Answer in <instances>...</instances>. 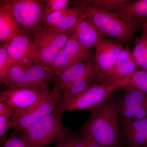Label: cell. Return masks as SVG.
<instances>
[{
  "instance_id": "1",
  "label": "cell",
  "mask_w": 147,
  "mask_h": 147,
  "mask_svg": "<svg viewBox=\"0 0 147 147\" xmlns=\"http://www.w3.org/2000/svg\"><path fill=\"white\" fill-rule=\"evenodd\" d=\"M90 111V117L80 128L81 134L102 147H124L120 117L113 97Z\"/></svg>"
},
{
  "instance_id": "2",
  "label": "cell",
  "mask_w": 147,
  "mask_h": 147,
  "mask_svg": "<svg viewBox=\"0 0 147 147\" xmlns=\"http://www.w3.org/2000/svg\"><path fill=\"white\" fill-rule=\"evenodd\" d=\"M84 13L102 36L111 38L121 43L129 41L143 24L92 5L85 7Z\"/></svg>"
},
{
  "instance_id": "3",
  "label": "cell",
  "mask_w": 147,
  "mask_h": 147,
  "mask_svg": "<svg viewBox=\"0 0 147 147\" xmlns=\"http://www.w3.org/2000/svg\"><path fill=\"white\" fill-rule=\"evenodd\" d=\"M62 114L56 110L21 131L27 147H48L54 142L65 141L71 132L63 122Z\"/></svg>"
},
{
  "instance_id": "4",
  "label": "cell",
  "mask_w": 147,
  "mask_h": 147,
  "mask_svg": "<svg viewBox=\"0 0 147 147\" xmlns=\"http://www.w3.org/2000/svg\"><path fill=\"white\" fill-rule=\"evenodd\" d=\"M58 71L57 69L40 64L24 66L18 62L11 67L2 83L4 89L45 88L49 87Z\"/></svg>"
},
{
  "instance_id": "5",
  "label": "cell",
  "mask_w": 147,
  "mask_h": 147,
  "mask_svg": "<svg viewBox=\"0 0 147 147\" xmlns=\"http://www.w3.org/2000/svg\"><path fill=\"white\" fill-rule=\"evenodd\" d=\"M0 6L14 16L23 33L35 36L42 28V11L41 1L35 0L1 1Z\"/></svg>"
},
{
  "instance_id": "6",
  "label": "cell",
  "mask_w": 147,
  "mask_h": 147,
  "mask_svg": "<svg viewBox=\"0 0 147 147\" xmlns=\"http://www.w3.org/2000/svg\"><path fill=\"white\" fill-rule=\"evenodd\" d=\"M117 89L115 82L105 81L94 84L79 95L60 101L57 110L63 113L72 110H91L112 96Z\"/></svg>"
},
{
  "instance_id": "7",
  "label": "cell",
  "mask_w": 147,
  "mask_h": 147,
  "mask_svg": "<svg viewBox=\"0 0 147 147\" xmlns=\"http://www.w3.org/2000/svg\"><path fill=\"white\" fill-rule=\"evenodd\" d=\"M50 94L49 87L6 89L1 91L0 101L6 103L12 109L13 114L11 120L13 121L42 102Z\"/></svg>"
},
{
  "instance_id": "8",
  "label": "cell",
  "mask_w": 147,
  "mask_h": 147,
  "mask_svg": "<svg viewBox=\"0 0 147 147\" xmlns=\"http://www.w3.org/2000/svg\"><path fill=\"white\" fill-rule=\"evenodd\" d=\"M73 34L42 28L34 37L33 41L37 50L39 64L51 67L60 51Z\"/></svg>"
},
{
  "instance_id": "9",
  "label": "cell",
  "mask_w": 147,
  "mask_h": 147,
  "mask_svg": "<svg viewBox=\"0 0 147 147\" xmlns=\"http://www.w3.org/2000/svg\"><path fill=\"white\" fill-rule=\"evenodd\" d=\"M124 48L121 42L102 37L96 47L94 59L95 74L99 83L102 76L113 68Z\"/></svg>"
},
{
  "instance_id": "10",
  "label": "cell",
  "mask_w": 147,
  "mask_h": 147,
  "mask_svg": "<svg viewBox=\"0 0 147 147\" xmlns=\"http://www.w3.org/2000/svg\"><path fill=\"white\" fill-rule=\"evenodd\" d=\"M92 59L90 49L82 45L73 33L60 51L51 67L57 69L59 72L76 64Z\"/></svg>"
},
{
  "instance_id": "11",
  "label": "cell",
  "mask_w": 147,
  "mask_h": 147,
  "mask_svg": "<svg viewBox=\"0 0 147 147\" xmlns=\"http://www.w3.org/2000/svg\"><path fill=\"white\" fill-rule=\"evenodd\" d=\"M116 105L121 118H147V92L125 90Z\"/></svg>"
},
{
  "instance_id": "12",
  "label": "cell",
  "mask_w": 147,
  "mask_h": 147,
  "mask_svg": "<svg viewBox=\"0 0 147 147\" xmlns=\"http://www.w3.org/2000/svg\"><path fill=\"white\" fill-rule=\"evenodd\" d=\"M3 46L11 58L24 66L39 64L37 50L28 35L21 34Z\"/></svg>"
},
{
  "instance_id": "13",
  "label": "cell",
  "mask_w": 147,
  "mask_h": 147,
  "mask_svg": "<svg viewBox=\"0 0 147 147\" xmlns=\"http://www.w3.org/2000/svg\"><path fill=\"white\" fill-rule=\"evenodd\" d=\"M94 64L93 59L76 64L63 71L57 72L53 81L51 92L55 94L63 87L79 79L94 78L97 80L95 74Z\"/></svg>"
},
{
  "instance_id": "14",
  "label": "cell",
  "mask_w": 147,
  "mask_h": 147,
  "mask_svg": "<svg viewBox=\"0 0 147 147\" xmlns=\"http://www.w3.org/2000/svg\"><path fill=\"white\" fill-rule=\"evenodd\" d=\"M59 102L51 94L33 108L23 113L13 121L15 131L21 132L57 110Z\"/></svg>"
},
{
  "instance_id": "15",
  "label": "cell",
  "mask_w": 147,
  "mask_h": 147,
  "mask_svg": "<svg viewBox=\"0 0 147 147\" xmlns=\"http://www.w3.org/2000/svg\"><path fill=\"white\" fill-rule=\"evenodd\" d=\"M119 125L125 147H147V118L123 119Z\"/></svg>"
},
{
  "instance_id": "16",
  "label": "cell",
  "mask_w": 147,
  "mask_h": 147,
  "mask_svg": "<svg viewBox=\"0 0 147 147\" xmlns=\"http://www.w3.org/2000/svg\"><path fill=\"white\" fill-rule=\"evenodd\" d=\"M138 68L139 67L134 59L132 52L126 46L119 55L113 68L102 76L100 83L105 81L115 82L131 75L138 70Z\"/></svg>"
},
{
  "instance_id": "17",
  "label": "cell",
  "mask_w": 147,
  "mask_h": 147,
  "mask_svg": "<svg viewBox=\"0 0 147 147\" xmlns=\"http://www.w3.org/2000/svg\"><path fill=\"white\" fill-rule=\"evenodd\" d=\"M74 33L82 45L90 49L96 47L103 36L84 12L76 25Z\"/></svg>"
},
{
  "instance_id": "18",
  "label": "cell",
  "mask_w": 147,
  "mask_h": 147,
  "mask_svg": "<svg viewBox=\"0 0 147 147\" xmlns=\"http://www.w3.org/2000/svg\"><path fill=\"white\" fill-rule=\"evenodd\" d=\"M23 33L16 19L8 11L0 6V40L8 42Z\"/></svg>"
},
{
  "instance_id": "19",
  "label": "cell",
  "mask_w": 147,
  "mask_h": 147,
  "mask_svg": "<svg viewBox=\"0 0 147 147\" xmlns=\"http://www.w3.org/2000/svg\"><path fill=\"white\" fill-rule=\"evenodd\" d=\"M98 82L94 78L79 79L63 87L55 94H53L59 102L61 100L79 95Z\"/></svg>"
},
{
  "instance_id": "20",
  "label": "cell",
  "mask_w": 147,
  "mask_h": 147,
  "mask_svg": "<svg viewBox=\"0 0 147 147\" xmlns=\"http://www.w3.org/2000/svg\"><path fill=\"white\" fill-rule=\"evenodd\" d=\"M119 88L137 90L147 92V70L139 69L134 73L115 81Z\"/></svg>"
},
{
  "instance_id": "21",
  "label": "cell",
  "mask_w": 147,
  "mask_h": 147,
  "mask_svg": "<svg viewBox=\"0 0 147 147\" xmlns=\"http://www.w3.org/2000/svg\"><path fill=\"white\" fill-rule=\"evenodd\" d=\"M116 13L127 19L144 23L147 21V0L134 1Z\"/></svg>"
},
{
  "instance_id": "22",
  "label": "cell",
  "mask_w": 147,
  "mask_h": 147,
  "mask_svg": "<svg viewBox=\"0 0 147 147\" xmlns=\"http://www.w3.org/2000/svg\"><path fill=\"white\" fill-rule=\"evenodd\" d=\"M85 8L81 6L74 5L71 11L61 20L57 25L55 28L50 30L55 32H70L74 33L76 25L84 13Z\"/></svg>"
},
{
  "instance_id": "23",
  "label": "cell",
  "mask_w": 147,
  "mask_h": 147,
  "mask_svg": "<svg viewBox=\"0 0 147 147\" xmlns=\"http://www.w3.org/2000/svg\"><path fill=\"white\" fill-rule=\"evenodd\" d=\"M132 55L139 67L147 70V35L143 34L135 41Z\"/></svg>"
},
{
  "instance_id": "24",
  "label": "cell",
  "mask_w": 147,
  "mask_h": 147,
  "mask_svg": "<svg viewBox=\"0 0 147 147\" xmlns=\"http://www.w3.org/2000/svg\"><path fill=\"white\" fill-rule=\"evenodd\" d=\"M92 5L108 12L116 13L133 2L132 0H93L87 1Z\"/></svg>"
},
{
  "instance_id": "25",
  "label": "cell",
  "mask_w": 147,
  "mask_h": 147,
  "mask_svg": "<svg viewBox=\"0 0 147 147\" xmlns=\"http://www.w3.org/2000/svg\"><path fill=\"white\" fill-rule=\"evenodd\" d=\"M18 63L11 57L3 46L0 47V81L2 83L11 67Z\"/></svg>"
},
{
  "instance_id": "26",
  "label": "cell",
  "mask_w": 147,
  "mask_h": 147,
  "mask_svg": "<svg viewBox=\"0 0 147 147\" xmlns=\"http://www.w3.org/2000/svg\"><path fill=\"white\" fill-rule=\"evenodd\" d=\"M68 0H47L41 1L42 17L51 13L68 8Z\"/></svg>"
},
{
  "instance_id": "27",
  "label": "cell",
  "mask_w": 147,
  "mask_h": 147,
  "mask_svg": "<svg viewBox=\"0 0 147 147\" xmlns=\"http://www.w3.org/2000/svg\"><path fill=\"white\" fill-rule=\"evenodd\" d=\"M71 7L52 12L42 18L43 28L51 29L55 28L61 20L71 11Z\"/></svg>"
},
{
  "instance_id": "28",
  "label": "cell",
  "mask_w": 147,
  "mask_h": 147,
  "mask_svg": "<svg viewBox=\"0 0 147 147\" xmlns=\"http://www.w3.org/2000/svg\"><path fill=\"white\" fill-rule=\"evenodd\" d=\"M15 131L8 137L5 138L3 147H27L26 140L22 132Z\"/></svg>"
},
{
  "instance_id": "29",
  "label": "cell",
  "mask_w": 147,
  "mask_h": 147,
  "mask_svg": "<svg viewBox=\"0 0 147 147\" xmlns=\"http://www.w3.org/2000/svg\"><path fill=\"white\" fill-rule=\"evenodd\" d=\"M9 117L0 116V137H3L7 131L13 128V123Z\"/></svg>"
},
{
  "instance_id": "30",
  "label": "cell",
  "mask_w": 147,
  "mask_h": 147,
  "mask_svg": "<svg viewBox=\"0 0 147 147\" xmlns=\"http://www.w3.org/2000/svg\"><path fill=\"white\" fill-rule=\"evenodd\" d=\"M65 141L70 147H86L80 136L75 135L72 132L66 137Z\"/></svg>"
},
{
  "instance_id": "31",
  "label": "cell",
  "mask_w": 147,
  "mask_h": 147,
  "mask_svg": "<svg viewBox=\"0 0 147 147\" xmlns=\"http://www.w3.org/2000/svg\"><path fill=\"white\" fill-rule=\"evenodd\" d=\"M13 114V110L6 103L0 101V116H5L10 117Z\"/></svg>"
},
{
  "instance_id": "32",
  "label": "cell",
  "mask_w": 147,
  "mask_h": 147,
  "mask_svg": "<svg viewBox=\"0 0 147 147\" xmlns=\"http://www.w3.org/2000/svg\"><path fill=\"white\" fill-rule=\"evenodd\" d=\"M79 136L86 147H102L100 145L93 141L91 139L82 134L79 135Z\"/></svg>"
},
{
  "instance_id": "33",
  "label": "cell",
  "mask_w": 147,
  "mask_h": 147,
  "mask_svg": "<svg viewBox=\"0 0 147 147\" xmlns=\"http://www.w3.org/2000/svg\"><path fill=\"white\" fill-rule=\"evenodd\" d=\"M53 147H70L65 141H62L55 143V145Z\"/></svg>"
},
{
  "instance_id": "34",
  "label": "cell",
  "mask_w": 147,
  "mask_h": 147,
  "mask_svg": "<svg viewBox=\"0 0 147 147\" xmlns=\"http://www.w3.org/2000/svg\"><path fill=\"white\" fill-rule=\"evenodd\" d=\"M142 28L143 34L147 35V21L142 24Z\"/></svg>"
}]
</instances>
